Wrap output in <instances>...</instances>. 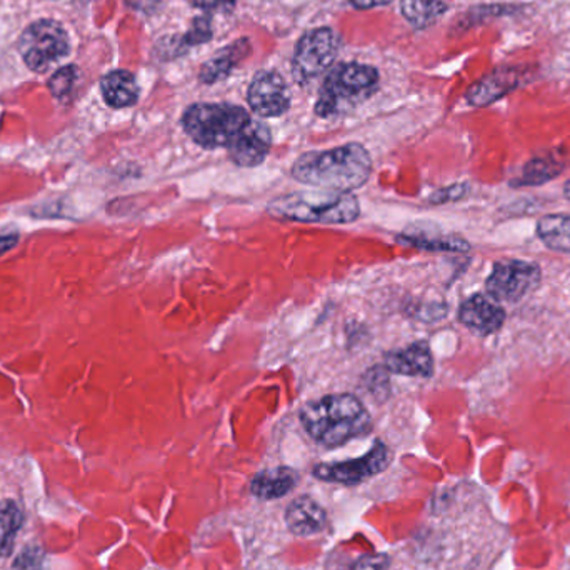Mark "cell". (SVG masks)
Segmentation results:
<instances>
[{"instance_id": "obj_1", "label": "cell", "mask_w": 570, "mask_h": 570, "mask_svg": "<svg viewBox=\"0 0 570 570\" xmlns=\"http://www.w3.org/2000/svg\"><path fill=\"white\" fill-rule=\"evenodd\" d=\"M187 136L204 149H227L239 167H257L269 156V127L234 104H194L184 112Z\"/></svg>"}, {"instance_id": "obj_2", "label": "cell", "mask_w": 570, "mask_h": 570, "mask_svg": "<svg viewBox=\"0 0 570 570\" xmlns=\"http://www.w3.org/2000/svg\"><path fill=\"white\" fill-rule=\"evenodd\" d=\"M371 173V154L357 142L302 154L292 166V177L297 183L344 194L364 186Z\"/></svg>"}, {"instance_id": "obj_3", "label": "cell", "mask_w": 570, "mask_h": 570, "mask_svg": "<svg viewBox=\"0 0 570 570\" xmlns=\"http://www.w3.org/2000/svg\"><path fill=\"white\" fill-rule=\"evenodd\" d=\"M301 422L305 432L325 448L344 445L372 429L367 409L351 394L325 395L308 402L302 407Z\"/></svg>"}, {"instance_id": "obj_4", "label": "cell", "mask_w": 570, "mask_h": 570, "mask_svg": "<svg viewBox=\"0 0 570 570\" xmlns=\"http://www.w3.org/2000/svg\"><path fill=\"white\" fill-rule=\"evenodd\" d=\"M379 82V70L367 63L341 62L332 66L318 90L315 114L322 119L344 116L371 99L377 92Z\"/></svg>"}, {"instance_id": "obj_5", "label": "cell", "mask_w": 570, "mask_h": 570, "mask_svg": "<svg viewBox=\"0 0 570 570\" xmlns=\"http://www.w3.org/2000/svg\"><path fill=\"white\" fill-rule=\"evenodd\" d=\"M267 210L277 219L311 224H348L361 216V206L354 194L324 189L277 197Z\"/></svg>"}, {"instance_id": "obj_6", "label": "cell", "mask_w": 570, "mask_h": 570, "mask_svg": "<svg viewBox=\"0 0 570 570\" xmlns=\"http://www.w3.org/2000/svg\"><path fill=\"white\" fill-rule=\"evenodd\" d=\"M341 46V37L331 27L308 30L295 46L292 77L301 86H308L324 76L332 66Z\"/></svg>"}, {"instance_id": "obj_7", "label": "cell", "mask_w": 570, "mask_h": 570, "mask_svg": "<svg viewBox=\"0 0 570 570\" xmlns=\"http://www.w3.org/2000/svg\"><path fill=\"white\" fill-rule=\"evenodd\" d=\"M69 49L66 29L50 19L39 20L27 27L19 40L20 56L33 72H47L69 53Z\"/></svg>"}, {"instance_id": "obj_8", "label": "cell", "mask_w": 570, "mask_h": 570, "mask_svg": "<svg viewBox=\"0 0 570 570\" xmlns=\"http://www.w3.org/2000/svg\"><path fill=\"white\" fill-rule=\"evenodd\" d=\"M541 267L529 261H499L485 281V291L495 302L515 304L541 284Z\"/></svg>"}, {"instance_id": "obj_9", "label": "cell", "mask_w": 570, "mask_h": 570, "mask_svg": "<svg viewBox=\"0 0 570 570\" xmlns=\"http://www.w3.org/2000/svg\"><path fill=\"white\" fill-rule=\"evenodd\" d=\"M392 455L387 445L375 442L374 448L358 459L344 462H328L314 468V475L324 482L334 484L355 485L374 475L381 474L391 464Z\"/></svg>"}, {"instance_id": "obj_10", "label": "cell", "mask_w": 570, "mask_h": 570, "mask_svg": "<svg viewBox=\"0 0 570 570\" xmlns=\"http://www.w3.org/2000/svg\"><path fill=\"white\" fill-rule=\"evenodd\" d=\"M247 102L259 117H279L291 107V94L276 70H261L247 90Z\"/></svg>"}, {"instance_id": "obj_11", "label": "cell", "mask_w": 570, "mask_h": 570, "mask_svg": "<svg viewBox=\"0 0 570 570\" xmlns=\"http://www.w3.org/2000/svg\"><path fill=\"white\" fill-rule=\"evenodd\" d=\"M459 321L465 327L471 328L474 334L485 337V335L494 334L504 325L505 311L494 298L475 294L462 302L459 307Z\"/></svg>"}, {"instance_id": "obj_12", "label": "cell", "mask_w": 570, "mask_h": 570, "mask_svg": "<svg viewBox=\"0 0 570 570\" xmlns=\"http://www.w3.org/2000/svg\"><path fill=\"white\" fill-rule=\"evenodd\" d=\"M522 73L515 67H501L474 83L465 94V100L474 107H488L498 102L521 86Z\"/></svg>"}, {"instance_id": "obj_13", "label": "cell", "mask_w": 570, "mask_h": 570, "mask_svg": "<svg viewBox=\"0 0 570 570\" xmlns=\"http://www.w3.org/2000/svg\"><path fill=\"white\" fill-rule=\"evenodd\" d=\"M384 362L387 371L399 375L428 379L434 374V358L428 342H414L401 351L389 352Z\"/></svg>"}, {"instance_id": "obj_14", "label": "cell", "mask_w": 570, "mask_h": 570, "mask_svg": "<svg viewBox=\"0 0 570 570\" xmlns=\"http://www.w3.org/2000/svg\"><path fill=\"white\" fill-rule=\"evenodd\" d=\"M285 524L288 531L294 532L301 538H311V535L321 534L327 525V514L322 505L314 499H295L285 511Z\"/></svg>"}, {"instance_id": "obj_15", "label": "cell", "mask_w": 570, "mask_h": 570, "mask_svg": "<svg viewBox=\"0 0 570 570\" xmlns=\"http://www.w3.org/2000/svg\"><path fill=\"white\" fill-rule=\"evenodd\" d=\"M250 53V40L247 37L229 43L220 49L213 59L207 60L200 69V80L204 83H216L227 79L233 70Z\"/></svg>"}, {"instance_id": "obj_16", "label": "cell", "mask_w": 570, "mask_h": 570, "mask_svg": "<svg viewBox=\"0 0 570 570\" xmlns=\"http://www.w3.org/2000/svg\"><path fill=\"white\" fill-rule=\"evenodd\" d=\"M298 475L294 469L276 468L267 469L254 475L250 482V492L263 501H273L287 495L297 485Z\"/></svg>"}, {"instance_id": "obj_17", "label": "cell", "mask_w": 570, "mask_h": 570, "mask_svg": "<svg viewBox=\"0 0 570 570\" xmlns=\"http://www.w3.org/2000/svg\"><path fill=\"white\" fill-rule=\"evenodd\" d=\"M104 100L114 109L134 106L139 100V86L129 70H112L100 82Z\"/></svg>"}, {"instance_id": "obj_18", "label": "cell", "mask_w": 570, "mask_h": 570, "mask_svg": "<svg viewBox=\"0 0 570 570\" xmlns=\"http://www.w3.org/2000/svg\"><path fill=\"white\" fill-rule=\"evenodd\" d=\"M399 243L409 247H417L424 250H441V253H469L471 246L468 240L449 234L432 233V230H407L397 237Z\"/></svg>"}, {"instance_id": "obj_19", "label": "cell", "mask_w": 570, "mask_h": 570, "mask_svg": "<svg viewBox=\"0 0 570 570\" xmlns=\"http://www.w3.org/2000/svg\"><path fill=\"white\" fill-rule=\"evenodd\" d=\"M539 239L549 249L570 254V214H549L538 223Z\"/></svg>"}, {"instance_id": "obj_20", "label": "cell", "mask_w": 570, "mask_h": 570, "mask_svg": "<svg viewBox=\"0 0 570 570\" xmlns=\"http://www.w3.org/2000/svg\"><path fill=\"white\" fill-rule=\"evenodd\" d=\"M402 16L415 29H425L438 22L449 10L445 0H402Z\"/></svg>"}, {"instance_id": "obj_21", "label": "cell", "mask_w": 570, "mask_h": 570, "mask_svg": "<svg viewBox=\"0 0 570 570\" xmlns=\"http://www.w3.org/2000/svg\"><path fill=\"white\" fill-rule=\"evenodd\" d=\"M23 524V514L16 502H0V556L9 558L12 554L13 542H16L17 532Z\"/></svg>"}, {"instance_id": "obj_22", "label": "cell", "mask_w": 570, "mask_h": 570, "mask_svg": "<svg viewBox=\"0 0 570 570\" xmlns=\"http://www.w3.org/2000/svg\"><path fill=\"white\" fill-rule=\"evenodd\" d=\"M562 170H564V167H562L559 160L552 159V157H538V159L529 160V163L525 164L521 177L514 180L512 186H541V184L556 179Z\"/></svg>"}, {"instance_id": "obj_23", "label": "cell", "mask_w": 570, "mask_h": 570, "mask_svg": "<svg viewBox=\"0 0 570 570\" xmlns=\"http://www.w3.org/2000/svg\"><path fill=\"white\" fill-rule=\"evenodd\" d=\"M77 79V69L73 66L60 67L52 79L49 80V89L56 99H66L72 92Z\"/></svg>"}, {"instance_id": "obj_24", "label": "cell", "mask_w": 570, "mask_h": 570, "mask_svg": "<svg viewBox=\"0 0 570 570\" xmlns=\"http://www.w3.org/2000/svg\"><path fill=\"white\" fill-rule=\"evenodd\" d=\"M391 558L385 554H365L352 566V570H389Z\"/></svg>"}, {"instance_id": "obj_25", "label": "cell", "mask_w": 570, "mask_h": 570, "mask_svg": "<svg viewBox=\"0 0 570 570\" xmlns=\"http://www.w3.org/2000/svg\"><path fill=\"white\" fill-rule=\"evenodd\" d=\"M43 554L40 549H27L20 554V558L17 559L16 568L17 570H43Z\"/></svg>"}, {"instance_id": "obj_26", "label": "cell", "mask_w": 570, "mask_h": 570, "mask_svg": "<svg viewBox=\"0 0 570 570\" xmlns=\"http://www.w3.org/2000/svg\"><path fill=\"white\" fill-rule=\"evenodd\" d=\"M190 6L197 9L206 10V12H233L236 7V0H187Z\"/></svg>"}, {"instance_id": "obj_27", "label": "cell", "mask_w": 570, "mask_h": 570, "mask_svg": "<svg viewBox=\"0 0 570 570\" xmlns=\"http://www.w3.org/2000/svg\"><path fill=\"white\" fill-rule=\"evenodd\" d=\"M468 194V186L465 184H455V186L448 187V189L439 190L434 197H431V203L445 204L452 200H459Z\"/></svg>"}, {"instance_id": "obj_28", "label": "cell", "mask_w": 570, "mask_h": 570, "mask_svg": "<svg viewBox=\"0 0 570 570\" xmlns=\"http://www.w3.org/2000/svg\"><path fill=\"white\" fill-rule=\"evenodd\" d=\"M351 6L357 10H371L375 9V7H384L389 6L392 0H348Z\"/></svg>"}, {"instance_id": "obj_29", "label": "cell", "mask_w": 570, "mask_h": 570, "mask_svg": "<svg viewBox=\"0 0 570 570\" xmlns=\"http://www.w3.org/2000/svg\"><path fill=\"white\" fill-rule=\"evenodd\" d=\"M17 243H19V236H17V234H0V256L13 249Z\"/></svg>"}, {"instance_id": "obj_30", "label": "cell", "mask_w": 570, "mask_h": 570, "mask_svg": "<svg viewBox=\"0 0 570 570\" xmlns=\"http://www.w3.org/2000/svg\"><path fill=\"white\" fill-rule=\"evenodd\" d=\"M564 196L568 197V199L570 200V179L568 180V183H566Z\"/></svg>"}]
</instances>
